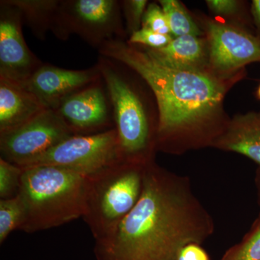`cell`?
<instances>
[{"label":"cell","instance_id":"cell-23","mask_svg":"<svg viewBox=\"0 0 260 260\" xmlns=\"http://www.w3.org/2000/svg\"><path fill=\"white\" fill-rule=\"evenodd\" d=\"M148 2L146 0H132L125 2L126 16L132 34L139 30L140 23H143Z\"/></svg>","mask_w":260,"mask_h":260},{"label":"cell","instance_id":"cell-1","mask_svg":"<svg viewBox=\"0 0 260 260\" xmlns=\"http://www.w3.org/2000/svg\"><path fill=\"white\" fill-rule=\"evenodd\" d=\"M214 231L189 178L153 162L139 201L110 236L95 242L93 252L96 260H175L183 246L203 244Z\"/></svg>","mask_w":260,"mask_h":260},{"label":"cell","instance_id":"cell-18","mask_svg":"<svg viewBox=\"0 0 260 260\" xmlns=\"http://www.w3.org/2000/svg\"><path fill=\"white\" fill-rule=\"evenodd\" d=\"M25 218V206L18 194L0 200V244H3L12 232L20 230Z\"/></svg>","mask_w":260,"mask_h":260},{"label":"cell","instance_id":"cell-6","mask_svg":"<svg viewBox=\"0 0 260 260\" xmlns=\"http://www.w3.org/2000/svg\"><path fill=\"white\" fill-rule=\"evenodd\" d=\"M123 160L115 128L90 135H75L25 164L23 169L54 167L85 177Z\"/></svg>","mask_w":260,"mask_h":260},{"label":"cell","instance_id":"cell-2","mask_svg":"<svg viewBox=\"0 0 260 260\" xmlns=\"http://www.w3.org/2000/svg\"><path fill=\"white\" fill-rule=\"evenodd\" d=\"M99 49L102 55L136 72L153 90L159 112L157 148L179 152L212 146L218 135L210 123L223 100V83L203 70L169 64L153 49H140L112 39Z\"/></svg>","mask_w":260,"mask_h":260},{"label":"cell","instance_id":"cell-7","mask_svg":"<svg viewBox=\"0 0 260 260\" xmlns=\"http://www.w3.org/2000/svg\"><path fill=\"white\" fill-rule=\"evenodd\" d=\"M75 135L56 110L47 109L23 125L0 134L1 158L23 167Z\"/></svg>","mask_w":260,"mask_h":260},{"label":"cell","instance_id":"cell-9","mask_svg":"<svg viewBox=\"0 0 260 260\" xmlns=\"http://www.w3.org/2000/svg\"><path fill=\"white\" fill-rule=\"evenodd\" d=\"M0 17V78L23 85L42 63L30 51L21 30L22 14L18 8L2 3Z\"/></svg>","mask_w":260,"mask_h":260},{"label":"cell","instance_id":"cell-15","mask_svg":"<svg viewBox=\"0 0 260 260\" xmlns=\"http://www.w3.org/2000/svg\"><path fill=\"white\" fill-rule=\"evenodd\" d=\"M169 64L186 70H203L205 48L198 37L186 35L173 39L166 47L153 49Z\"/></svg>","mask_w":260,"mask_h":260},{"label":"cell","instance_id":"cell-20","mask_svg":"<svg viewBox=\"0 0 260 260\" xmlns=\"http://www.w3.org/2000/svg\"><path fill=\"white\" fill-rule=\"evenodd\" d=\"M23 169L0 158V198L8 199L18 194Z\"/></svg>","mask_w":260,"mask_h":260},{"label":"cell","instance_id":"cell-11","mask_svg":"<svg viewBox=\"0 0 260 260\" xmlns=\"http://www.w3.org/2000/svg\"><path fill=\"white\" fill-rule=\"evenodd\" d=\"M98 75L93 70H70L42 64L21 85L44 107L56 110L65 99L93 85Z\"/></svg>","mask_w":260,"mask_h":260},{"label":"cell","instance_id":"cell-5","mask_svg":"<svg viewBox=\"0 0 260 260\" xmlns=\"http://www.w3.org/2000/svg\"><path fill=\"white\" fill-rule=\"evenodd\" d=\"M99 69L114 107L123 160L145 165L151 164L157 148V131L152 129L141 101L107 61H101Z\"/></svg>","mask_w":260,"mask_h":260},{"label":"cell","instance_id":"cell-4","mask_svg":"<svg viewBox=\"0 0 260 260\" xmlns=\"http://www.w3.org/2000/svg\"><path fill=\"white\" fill-rule=\"evenodd\" d=\"M148 165L121 160L86 177L83 219L95 242L110 236L139 201Z\"/></svg>","mask_w":260,"mask_h":260},{"label":"cell","instance_id":"cell-26","mask_svg":"<svg viewBox=\"0 0 260 260\" xmlns=\"http://www.w3.org/2000/svg\"><path fill=\"white\" fill-rule=\"evenodd\" d=\"M251 12L256 25L260 30V0H254L251 4Z\"/></svg>","mask_w":260,"mask_h":260},{"label":"cell","instance_id":"cell-22","mask_svg":"<svg viewBox=\"0 0 260 260\" xmlns=\"http://www.w3.org/2000/svg\"><path fill=\"white\" fill-rule=\"evenodd\" d=\"M172 39L171 35H162L150 29L142 28L131 34L128 43L130 44H143L151 49H160L166 47Z\"/></svg>","mask_w":260,"mask_h":260},{"label":"cell","instance_id":"cell-3","mask_svg":"<svg viewBox=\"0 0 260 260\" xmlns=\"http://www.w3.org/2000/svg\"><path fill=\"white\" fill-rule=\"evenodd\" d=\"M85 188L86 177L60 168L23 169L18 195L25 218L20 231L42 232L83 218Z\"/></svg>","mask_w":260,"mask_h":260},{"label":"cell","instance_id":"cell-25","mask_svg":"<svg viewBox=\"0 0 260 260\" xmlns=\"http://www.w3.org/2000/svg\"><path fill=\"white\" fill-rule=\"evenodd\" d=\"M210 10L218 15H230L238 9V3L234 0H208L206 2Z\"/></svg>","mask_w":260,"mask_h":260},{"label":"cell","instance_id":"cell-12","mask_svg":"<svg viewBox=\"0 0 260 260\" xmlns=\"http://www.w3.org/2000/svg\"><path fill=\"white\" fill-rule=\"evenodd\" d=\"M56 111L77 135L90 134L109 123L105 94L94 84L65 99Z\"/></svg>","mask_w":260,"mask_h":260},{"label":"cell","instance_id":"cell-14","mask_svg":"<svg viewBox=\"0 0 260 260\" xmlns=\"http://www.w3.org/2000/svg\"><path fill=\"white\" fill-rule=\"evenodd\" d=\"M212 146L244 155L260 167V113L237 116L225 126Z\"/></svg>","mask_w":260,"mask_h":260},{"label":"cell","instance_id":"cell-16","mask_svg":"<svg viewBox=\"0 0 260 260\" xmlns=\"http://www.w3.org/2000/svg\"><path fill=\"white\" fill-rule=\"evenodd\" d=\"M8 4L18 8L28 20L37 36L45 32L47 28L52 29L56 34L61 32L60 1H6Z\"/></svg>","mask_w":260,"mask_h":260},{"label":"cell","instance_id":"cell-21","mask_svg":"<svg viewBox=\"0 0 260 260\" xmlns=\"http://www.w3.org/2000/svg\"><path fill=\"white\" fill-rule=\"evenodd\" d=\"M143 28L162 35H170L171 30L165 13L158 5L150 4L145 10Z\"/></svg>","mask_w":260,"mask_h":260},{"label":"cell","instance_id":"cell-27","mask_svg":"<svg viewBox=\"0 0 260 260\" xmlns=\"http://www.w3.org/2000/svg\"><path fill=\"white\" fill-rule=\"evenodd\" d=\"M255 184L256 190H257L258 203L260 205V167L257 169L256 173Z\"/></svg>","mask_w":260,"mask_h":260},{"label":"cell","instance_id":"cell-8","mask_svg":"<svg viewBox=\"0 0 260 260\" xmlns=\"http://www.w3.org/2000/svg\"><path fill=\"white\" fill-rule=\"evenodd\" d=\"M119 8L112 0H77L61 2V39L77 32L90 42L101 46L118 27Z\"/></svg>","mask_w":260,"mask_h":260},{"label":"cell","instance_id":"cell-24","mask_svg":"<svg viewBox=\"0 0 260 260\" xmlns=\"http://www.w3.org/2000/svg\"><path fill=\"white\" fill-rule=\"evenodd\" d=\"M175 260H210V258L201 244L189 243L181 248Z\"/></svg>","mask_w":260,"mask_h":260},{"label":"cell","instance_id":"cell-28","mask_svg":"<svg viewBox=\"0 0 260 260\" xmlns=\"http://www.w3.org/2000/svg\"><path fill=\"white\" fill-rule=\"evenodd\" d=\"M258 95H259V99H260V86L259 89H258Z\"/></svg>","mask_w":260,"mask_h":260},{"label":"cell","instance_id":"cell-10","mask_svg":"<svg viewBox=\"0 0 260 260\" xmlns=\"http://www.w3.org/2000/svg\"><path fill=\"white\" fill-rule=\"evenodd\" d=\"M210 62L214 69L229 73L260 60V39L231 25L208 24Z\"/></svg>","mask_w":260,"mask_h":260},{"label":"cell","instance_id":"cell-13","mask_svg":"<svg viewBox=\"0 0 260 260\" xmlns=\"http://www.w3.org/2000/svg\"><path fill=\"white\" fill-rule=\"evenodd\" d=\"M47 109L21 85L0 78V134L23 125Z\"/></svg>","mask_w":260,"mask_h":260},{"label":"cell","instance_id":"cell-17","mask_svg":"<svg viewBox=\"0 0 260 260\" xmlns=\"http://www.w3.org/2000/svg\"><path fill=\"white\" fill-rule=\"evenodd\" d=\"M159 3L167 16L171 32L174 37L186 35L198 37L201 35V30L179 2L176 0H160Z\"/></svg>","mask_w":260,"mask_h":260},{"label":"cell","instance_id":"cell-19","mask_svg":"<svg viewBox=\"0 0 260 260\" xmlns=\"http://www.w3.org/2000/svg\"><path fill=\"white\" fill-rule=\"evenodd\" d=\"M220 260H260V213L242 240L229 248Z\"/></svg>","mask_w":260,"mask_h":260}]
</instances>
